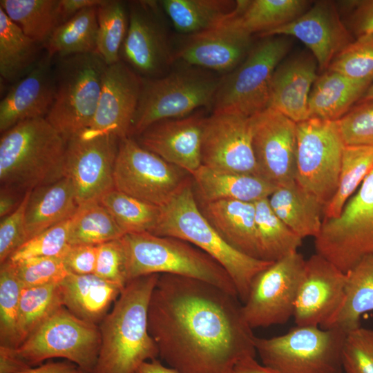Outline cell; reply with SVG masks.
Listing matches in <instances>:
<instances>
[{
    "instance_id": "23",
    "label": "cell",
    "mask_w": 373,
    "mask_h": 373,
    "mask_svg": "<svg viewBox=\"0 0 373 373\" xmlns=\"http://www.w3.org/2000/svg\"><path fill=\"white\" fill-rule=\"evenodd\" d=\"M198 111L180 118L156 122L137 135L142 146L191 174L202 165L201 146L206 119Z\"/></svg>"
},
{
    "instance_id": "22",
    "label": "cell",
    "mask_w": 373,
    "mask_h": 373,
    "mask_svg": "<svg viewBox=\"0 0 373 373\" xmlns=\"http://www.w3.org/2000/svg\"><path fill=\"white\" fill-rule=\"evenodd\" d=\"M294 37L312 52L318 68L327 70L334 57L354 39L334 3L320 1L294 21L260 35Z\"/></svg>"
},
{
    "instance_id": "60",
    "label": "cell",
    "mask_w": 373,
    "mask_h": 373,
    "mask_svg": "<svg viewBox=\"0 0 373 373\" xmlns=\"http://www.w3.org/2000/svg\"><path fill=\"white\" fill-rule=\"evenodd\" d=\"M373 100V82L359 101Z\"/></svg>"
},
{
    "instance_id": "8",
    "label": "cell",
    "mask_w": 373,
    "mask_h": 373,
    "mask_svg": "<svg viewBox=\"0 0 373 373\" xmlns=\"http://www.w3.org/2000/svg\"><path fill=\"white\" fill-rule=\"evenodd\" d=\"M347 333L338 328L296 325L272 338H255L262 365L274 373H343Z\"/></svg>"
},
{
    "instance_id": "47",
    "label": "cell",
    "mask_w": 373,
    "mask_h": 373,
    "mask_svg": "<svg viewBox=\"0 0 373 373\" xmlns=\"http://www.w3.org/2000/svg\"><path fill=\"white\" fill-rule=\"evenodd\" d=\"M10 262L23 287L59 284L70 274L60 257H35Z\"/></svg>"
},
{
    "instance_id": "32",
    "label": "cell",
    "mask_w": 373,
    "mask_h": 373,
    "mask_svg": "<svg viewBox=\"0 0 373 373\" xmlns=\"http://www.w3.org/2000/svg\"><path fill=\"white\" fill-rule=\"evenodd\" d=\"M346 274L341 305L323 329L338 328L349 333L361 327V316L373 311V254L363 256Z\"/></svg>"
},
{
    "instance_id": "51",
    "label": "cell",
    "mask_w": 373,
    "mask_h": 373,
    "mask_svg": "<svg viewBox=\"0 0 373 373\" xmlns=\"http://www.w3.org/2000/svg\"><path fill=\"white\" fill-rule=\"evenodd\" d=\"M30 191H27L19 207L10 214L1 218L0 262L8 260L26 242L25 212Z\"/></svg>"
},
{
    "instance_id": "52",
    "label": "cell",
    "mask_w": 373,
    "mask_h": 373,
    "mask_svg": "<svg viewBox=\"0 0 373 373\" xmlns=\"http://www.w3.org/2000/svg\"><path fill=\"white\" fill-rule=\"evenodd\" d=\"M97 254V245H69L61 257L70 274L86 275L94 274Z\"/></svg>"
},
{
    "instance_id": "15",
    "label": "cell",
    "mask_w": 373,
    "mask_h": 373,
    "mask_svg": "<svg viewBox=\"0 0 373 373\" xmlns=\"http://www.w3.org/2000/svg\"><path fill=\"white\" fill-rule=\"evenodd\" d=\"M128 28L121 48L120 61L142 78L162 77L175 61L164 15L157 1H131Z\"/></svg>"
},
{
    "instance_id": "33",
    "label": "cell",
    "mask_w": 373,
    "mask_h": 373,
    "mask_svg": "<svg viewBox=\"0 0 373 373\" xmlns=\"http://www.w3.org/2000/svg\"><path fill=\"white\" fill-rule=\"evenodd\" d=\"M159 2L175 30L187 36L218 26L238 10L237 1L162 0Z\"/></svg>"
},
{
    "instance_id": "21",
    "label": "cell",
    "mask_w": 373,
    "mask_h": 373,
    "mask_svg": "<svg viewBox=\"0 0 373 373\" xmlns=\"http://www.w3.org/2000/svg\"><path fill=\"white\" fill-rule=\"evenodd\" d=\"M142 87V77L125 63L108 65L93 119L82 136L108 134L131 137Z\"/></svg>"
},
{
    "instance_id": "5",
    "label": "cell",
    "mask_w": 373,
    "mask_h": 373,
    "mask_svg": "<svg viewBox=\"0 0 373 373\" xmlns=\"http://www.w3.org/2000/svg\"><path fill=\"white\" fill-rule=\"evenodd\" d=\"M122 240L127 258L128 282L147 275L172 274L200 280L238 296L226 270L185 240L149 232L125 234Z\"/></svg>"
},
{
    "instance_id": "29",
    "label": "cell",
    "mask_w": 373,
    "mask_h": 373,
    "mask_svg": "<svg viewBox=\"0 0 373 373\" xmlns=\"http://www.w3.org/2000/svg\"><path fill=\"white\" fill-rule=\"evenodd\" d=\"M199 201L233 200L254 202L277 188L261 176L227 172L201 165L191 174Z\"/></svg>"
},
{
    "instance_id": "27",
    "label": "cell",
    "mask_w": 373,
    "mask_h": 373,
    "mask_svg": "<svg viewBox=\"0 0 373 373\" xmlns=\"http://www.w3.org/2000/svg\"><path fill=\"white\" fill-rule=\"evenodd\" d=\"M79 207L75 187L68 177L30 191L25 212L26 241L72 218Z\"/></svg>"
},
{
    "instance_id": "42",
    "label": "cell",
    "mask_w": 373,
    "mask_h": 373,
    "mask_svg": "<svg viewBox=\"0 0 373 373\" xmlns=\"http://www.w3.org/2000/svg\"><path fill=\"white\" fill-rule=\"evenodd\" d=\"M97 52L108 65L120 61L119 54L128 28V3L103 0L97 7Z\"/></svg>"
},
{
    "instance_id": "4",
    "label": "cell",
    "mask_w": 373,
    "mask_h": 373,
    "mask_svg": "<svg viewBox=\"0 0 373 373\" xmlns=\"http://www.w3.org/2000/svg\"><path fill=\"white\" fill-rule=\"evenodd\" d=\"M154 235L185 240L216 260L228 273L243 303L254 278L273 262L246 255L228 244L201 213L189 182L165 205Z\"/></svg>"
},
{
    "instance_id": "1",
    "label": "cell",
    "mask_w": 373,
    "mask_h": 373,
    "mask_svg": "<svg viewBox=\"0 0 373 373\" xmlns=\"http://www.w3.org/2000/svg\"><path fill=\"white\" fill-rule=\"evenodd\" d=\"M148 327L159 358L181 373H232L256 357V336L238 296L200 280L160 274Z\"/></svg>"
},
{
    "instance_id": "12",
    "label": "cell",
    "mask_w": 373,
    "mask_h": 373,
    "mask_svg": "<svg viewBox=\"0 0 373 373\" xmlns=\"http://www.w3.org/2000/svg\"><path fill=\"white\" fill-rule=\"evenodd\" d=\"M296 182L325 207L338 184L345 146L336 121L309 118L297 123Z\"/></svg>"
},
{
    "instance_id": "9",
    "label": "cell",
    "mask_w": 373,
    "mask_h": 373,
    "mask_svg": "<svg viewBox=\"0 0 373 373\" xmlns=\"http://www.w3.org/2000/svg\"><path fill=\"white\" fill-rule=\"evenodd\" d=\"M286 36H270L255 46L235 69L223 75L212 113L253 117L268 107L274 70L290 49Z\"/></svg>"
},
{
    "instance_id": "6",
    "label": "cell",
    "mask_w": 373,
    "mask_h": 373,
    "mask_svg": "<svg viewBox=\"0 0 373 373\" xmlns=\"http://www.w3.org/2000/svg\"><path fill=\"white\" fill-rule=\"evenodd\" d=\"M107 66L97 51L57 57L55 99L45 118L66 142L90 126Z\"/></svg>"
},
{
    "instance_id": "46",
    "label": "cell",
    "mask_w": 373,
    "mask_h": 373,
    "mask_svg": "<svg viewBox=\"0 0 373 373\" xmlns=\"http://www.w3.org/2000/svg\"><path fill=\"white\" fill-rule=\"evenodd\" d=\"M72 218L29 239L16 250L8 260L14 262L35 257L61 258L70 245Z\"/></svg>"
},
{
    "instance_id": "55",
    "label": "cell",
    "mask_w": 373,
    "mask_h": 373,
    "mask_svg": "<svg viewBox=\"0 0 373 373\" xmlns=\"http://www.w3.org/2000/svg\"><path fill=\"white\" fill-rule=\"evenodd\" d=\"M20 373H86L78 365L68 360L48 361Z\"/></svg>"
},
{
    "instance_id": "48",
    "label": "cell",
    "mask_w": 373,
    "mask_h": 373,
    "mask_svg": "<svg viewBox=\"0 0 373 373\" xmlns=\"http://www.w3.org/2000/svg\"><path fill=\"white\" fill-rule=\"evenodd\" d=\"M336 122L345 145L373 146V100L358 101Z\"/></svg>"
},
{
    "instance_id": "50",
    "label": "cell",
    "mask_w": 373,
    "mask_h": 373,
    "mask_svg": "<svg viewBox=\"0 0 373 373\" xmlns=\"http://www.w3.org/2000/svg\"><path fill=\"white\" fill-rule=\"evenodd\" d=\"M343 368L345 373H373V329L361 327L347 333Z\"/></svg>"
},
{
    "instance_id": "41",
    "label": "cell",
    "mask_w": 373,
    "mask_h": 373,
    "mask_svg": "<svg viewBox=\"0 0 373 373\" xmlns=\"http://www.w3.org/2000/svg\"><path fill=\"white\" fill-rule=\"evenodd\" d=\"M124 233L99 200L79 206L72 218L69 245H99Z\"/></svg>"
},
{
    "instance_id": "7",
    "label": "cell",
    "mask_w": 373,
    "mask_h": 373,
    "mask_svg": "<svg viewBox=\"0 0 373 373\" xmlns=\"http://www.w3.org/2000/svg\"><path fill=\"white\" fill-rule=\"evenodd\" d=\"M223 75L185 65L157 78H142L131 137L160 120L211 108Z\"/></svg>"
},
{
    "instance_id": "28",
    "label": "cell",
    "mask_w": 373,
    "mask_h": 373,
    "mask_svg": "<svg viewBox=\"0 0 373 373\" xmlns=\"http://www.w3.org/2000/svg\"><path fill=\"white\" fill-rule=\"evenodd\" d=\"M59 287L65 308L79 318L98 325L122 291L94 274L70 273Z\"/></svg>"
},
{
    "instance_id": "53",
    "label": "cell",
    "mask_w": 373,
    "mask_h": 373,
    "mask_svg": "<svg viewBox=\"0 0 373 373\" xmlns=\"http://www.w3.org/2000/svg\"><path fill=\"white\" fill-rule=\"evenodd\" d=\"M348 10L347 28L356 37L373 34V0L343 2Z\"/></svg>"
},
{
    "instance_id": "18",
    "label": "cell",
    "mask_w": 373,
    "mask_h": 373,
    "mask_svg": "<svg viewBox=\"0 0 373 373\" xmlns=\"http://www.w3.org/2000/svg\"><path fill=\"white\" fill-rule=\"evenodd\" d=\"M251 122L260 175L276 186L295 183L297 123L270 108L251 117Z\"/></svg>"
},
{
    "instance_id": "24",
    "label": "cell",
    "mask_w": 373,
    "mask_h": 373,
    "mask_svg": "<svg viewBox=\"0 0 373 373\" xmlns=\"http://www.w3.org/2000/svg\"><path fill=\"white\" fill-rule=\"evenodd\" d=\"M55 96L52 57L46 52L35 68L0 102V131L30 119L46 117Z\"/></svg>"
},
{
    "instance_id": "43",
    "label": "cell",
    "mask_w": 373,
    "mask_h": 373,
    "mask_svg": "<svg viewBox=\"0 0 373 373\" xmlns=\"http://www.w3.org/2000/svg\"><path fill=\"white\" fill-rule=\"evenodd\" d=\"M61 307L59 284L23 287L17 322L19 346Z\"/></svg>"
},
{
    "instance_id": "13",
    "label": "cell",
    "mask_w": 373,
    "mask_h": 373,
    "mask_svg": "<svg viewBox=\"0 0 373 373\" xmlns=\"http://www.w3.org/2000/svg\"><path fill=\"white\" fill-rule=\"evenodd\" d=\"M191 175L142 146L132 137L119 141L113 170L114 188L122 193L163 207Z\"/></svg>"
},
{
    "instance_id": "19",
    "label": "cell",
    "mask_w": 373,
    "mask_h": 373,
    "mask_svg": "<svg viewBox=\"0 0 373 373\" xmlns=\"http://www.w3.org/2000/svg\"><path fill=\"white\" fill-rule=\"evenodd\" d=\"M207 31L189 36L175 53V61L218 74L226 75L246 58L253 47L252 35L240 25L237 16Z\"/></svg>"
},
{
    "instance_id": "11",
    "label": "cell",
    "mask_w": 373,
    "mask_h": 373,
    "mask_svg": "<svg viewBox=\"0 0 373 373\" xmlns=\"http://www.w3.org/2000/svg\"><path fill=\"white\" fill-rule=\"evenodd\" d=\"M314 243L316 254L344 273L363 256L373 254V169L340 215L323 219Z\"/></svg>"
},
{
    "instance_id": "31",
    "label": "cell",
    "mask_w": 373,
    "mask_h": 373,
    "mask_svg": "<svg viewBox=\"0 0 373 373\" xmlns=\"http://www.w3.org/2000/svg\"><path fill=\"white\" fill-rule=\"evenodd\" d=\"M275 214L302 239L317 237L324 218L325 206L296 183L277 186L268 197Z\"/></svg>"
},
{
    "instance_id": "25",
    "label": "cell",
    "mask_w": 373,
    "mask_h": 373,
    "mask_svg": "<svg viewBox=\"0 0 373 373\" xmlns=\"http://www.w3.org/2000/svg\"><path fill=\"white\" fill-rule=\"evenodd\" d=\"M314 57L300 55L281 61L274 72L268 107L296 123L309 119L308 101L317 79Z\"/></svg>"
},
{
    "instance_id": "14",
    "label": "cell",
    "mask_w": 373,
    "mask_h": 373,
    "mask_svg": "<svg viewBox=\"0 0 373 373\" xmlns=\"http://www.w3.org/2000/svg\"><path fill=\"white\" fill-rule=\"evenodd\" d=\"M306 260L298 251L273 262L250 285L242 311L252 328L286 323L293 316Z\"/></svg>"
},
{
    "instance_id": "3",
    "label": "cell",
    "mask_w": 373,
    "mask_h": 373,
    "mask_svg": "<svg viewBox=\"0 0 373 373\" xmlns=\"http://www.w3.org/2000/svg\"><path fill=\"white\" fill-rule=\"evenodd\" d=\"M66 148L45 117L17 124L1 135V186L25 193L65 177Z\"/></svg>"
},
{
    "instance_id": "39",
    "label": "cell",
    "mask_w": 373,
    "mask_h": 373,
    "mask_svg": "<svg viewBox=\"0 0 373 373\" xmlns=\"http://www.w3.org/2000/svg\"><path fill=\"white\" fill-rule=\"evenodd\" d=\"M373 169V146L345 145L337 189L324 209V218L338 217Z\"/></svg>"
},
{
    "instance_id": "2",
    "label": "cell",
    "mask_w": 373,
    "mask_h": 373,
    "mask_svg": "<svg viewBox=\"0 0 373 373\" xmlns=\"http://www.w3.org/2000/svg\"><path fill=\"white\" fill-rule=\"evenodd\" d=\"M160 274L130 280L99 324L101 345L92 373H135L142 363L159 358L148 327L151 296Z\"/></svg>"
},
{
    "instance_id": "20",
    "label": "cell",
    "mask_w": 373,
    "mask_h": 373,
    "mask_svg": "<svg viewBox=\"0 0 373 373\" xmlns=\"http://www.w3.org/2000/svg\"><path fill=\"white\" fill-rule=\"evenodd\" d=\"M346 274L315 254L306 260L293 317L296 325L324 328L339 309Z\"/></svg>"
},
{
    "instance_id": "40",
    "label": "cell",
    "mask_w": 373,
    "mask_h": 373,
    "mask_svg": "<svg viewBox=\"0 0 373 373\" xmlns=\"http://www.w3.org/2000/svg\"><path fill=\"white\" fill-rule=\"evenodd\" d=\"M124 233H153L161 215V207L146 202L115 188L99 200Z\"/></svg>"
},
{
    "instance_id": "10",
    "label": "cell",
    "mask_w": 373,
    "mask_h": 373,
    "mask_svg": "<svg viewBox=\"0 0 373 373\" xmlns=\"http://www.w3.org/2000/svg\"><path fill=\"white\" fill-rule=\"evenodd\" d=\"M101 345L98 325L84 321L61 307L44 321L17 348L31 366L62 358L92 373Z\"/></svg>"
},
{
    "instance_id": "38",
    "label": "cell",
    "mask_w": 373,
    "mask_h": 373,
    "mask_svg": "<svg viewBox=\"0 0 373 373\" xmlns=\"http://www.w3.org/2000/svg\"><path fill=\"white\" fill-rule=\"evenodd\" d=\"M260 259L275 262L298 251L303 239L273 211L268 198L254 202Z\"/></svg>"
},
{
    "instance_id": "49",
    "label": "cell",
    "mask_w": 373,
    "mask_h": 373,
    "mask_svg": "<svg viewBox=\"0 0 373 373\" xmlns=\"http://www.w3.org/2000/svg\"><path fill=\"white\" fill-rule=\"evenodd\" d=\"M94 274L122 290L128 283L127 258L122 238L97 245Z\"/></svg>"
},
{
    "instance_id": "36",
    "label": "cell",
    "mask_w": 373,
    "mask_h": 373,
    "mask_svg": "<svg viewBox=\"0 0 373 373\" xmlns=\"http://www.w3.org/2000/svg\"><path fill=\"white\" fill-rule=\"evenodd\" d=\"M309 5L305 0L239 1L237 18L246 32L260 35L294 21Z\"/></svg>"
},
{
    "instance_id": "59",
    "label": "cell",
    "mask_w": 373,
    "mask_h": 373,
    "mask_svg": "<svg viewBox=\"0 0 373 373\" xmlns=\"http://www.w3.org/2000/svg\"><path fill=\"white\" fill-rule=\"evenodd\" d=\"M135 373H181L178 370L164 365L158 358L144 362Z\"/></svg>"
},
{
    "instance_id": "16",
    "label": "cell",
    "mask_w": 373,
    "mask_h": 373,
    "mask_svg": "<svg viewBox=\"0 0 373 373\" xmlns=\"http://www.w3.org/2000/svg\"><path fill=\"white\" fill-rule=\"evenodd\" d=\"M119 139L108 135H79L67 142L66 177L79 206L97 201L114 188L113 170Z\"/></svg>"
},
{
    "instance_id": "35",
    "label": "cell",
    "mask_w": 373,
    "mask_h": 373,
    "mask_svg": "<svg viewBox=\"0 0 373 373\" xmlns=\"http://www.w3.org/2000/svg\"><path fill=\"white\" fill-rule=\"evenodd\" d=\"M97 7L86 8L59 25L44 45L48 55L53 58L95 52Z\"/></svg>"
},
{
    "instance_id": "57",
    "label": "cell",
    "mask_w": 373,
    "mask_h": 373,
    "mask_svg": "<svg viewBox=\"0 0 373 373\" xmlns=\"http://www.w3.org/2000/svg\"><path fill=\"white\" fill-rule=\"evenodd\" d=\"M103 0H59V11L62 23L79 11L90 7H97Z\"/></svg>"
},
{
    "instance_id": "26",
    "label": "cell",
    "mask_w": 373,
    "mask_h": 373,
    "mask_svg": "<svg viewBox=\"0 0 373 373\" xmlns=\"http://www.w3.org/2000/svg\"><path fill=\"white\" fill-rule=\"evenodd\" d=\"M198 204L207 220L228 244L260 259L254 202L222 200Z\"/></svg>"
},
{
    "instance_id": "30",
    "label": "cell",
    "mask_w": 373,
    "mask_h": 373,
    "mask_svg": "<svg viewBox=\"0 0 373 373\" xmlns=\"http://www.w3.org/2000/svg\"><path fill=\"white\" fill-rule=\"evenodd\" d=\"M326 70L316 79L308 101L309 118L337 121L363 96L372 84Z\"/></svg>"
},
{
    "instance_id": "45",
    "label": "cell",
    "mask_w": 373,
    "mask_h": 373,
    "mask_svg": "<svg viewBox=\"0 0 373 373\" xmlns=\"http://www.w3.org/2000/svg\"><path fill=\"white\" fill-rule=\"evenodd\" d=\"M327 70L373 82V34L356 37L334 57Z\"/></svg>"
},
{
    "instance_id": "58",
    "label": "cell",
    "mask_w": 373,
    "mask_h": 373,
    "mask_svg": "<svg viewBox=\"0 0 373 373\" xmlns=\"http://www.w3.org/2000/svg\"><path fill=\"white\" fill-rule=\"evenodd\" d=\"M232 373H274L263 365L257 362L254 357H249L240 361L234 367Z\"/></svg>"
},
{
    "instance_id": "44",
    "label": "cell",
    "mask_w": 373,
    "mask_h": 373,
    "mask_svg": "<svg viewBox=\"0 0 373 373\" xmlns=\"http://www.w3.org/2000/svg\"><path fill=\"white\" fill-rule=\"evenodd\" d=\"M23 285L9 260L0 267V345L19 347L17 322Z\"/></svg>"
},
{
    "instance_id": "37",
    "label": "cell",
    "mask_w": 373,
    "mask_h": 373,
    "mask_svg": "<svg viewBox=\"0 0 373 373\" xmlns=\"http://www.w3.org/2000/svg\"><path fill=\"white\" fill-rule=\"evenodd\" d=\"M0 8L25 35L43 46L62 23L59 0H1Z\"/></svg>"
},
{
    "instance_id": "56",
    "label": "cell",
    "mask_w": 373,
    "mask_h": 373,
    "mask_svg": "<svg viewBox=\"0 0 373 373\" xmlns=\"http://www.w3.org/2000/svg\"><path fill=\"white\" fill-rule=\"evenodd\" d=\"M25 193H21L10 187L1 186V218L10 214L19 207L23 198Z\"/></svg>"
},
{
    "instance_id": "34",
    "label": "cell",
    "mask_w": 373,
    "mask_h": 373,
    "mask_svg": "<svg viewBox=\"0 0 373 373\" xmlns=\"http://www.w3.org/2000/svg\"><path fill=\"white\" fill-rule=\"evenodd\" d=\"M40 44L28 37L0 8V75L16 83L28 75L42 56Z\"/></svg>"
},
{
    "instance_id": "54",
    "label": "cell",
    "mask_w": 373,
    "mask_h": 373,
    "mask_svg": "<svg viewBox=\"0 0 373 373\" xmlns=\"http://www.w3.org/2000/svg\"><path fill=\"white\" fill-rule=\"evenodd\" d=\"M30 367L16 348L0 345V373H20Z\"/></svg>"
},
{
    "instance_id": "17",
    "label": "cell",
    "mask_w": 373,
    "mask_h": 373,
    "mask_svg": "<svg viewBox=\"0 0 373 373\" xmlns=\"http://www.w3.org/2000/svg\"><path fill=\"white\" fill-rule=\"evenodd\" d=\"M202 165L218 171L260 176L252 142L251 117L212 113L204 122Z\"/></svg>"
}]
</instances>
